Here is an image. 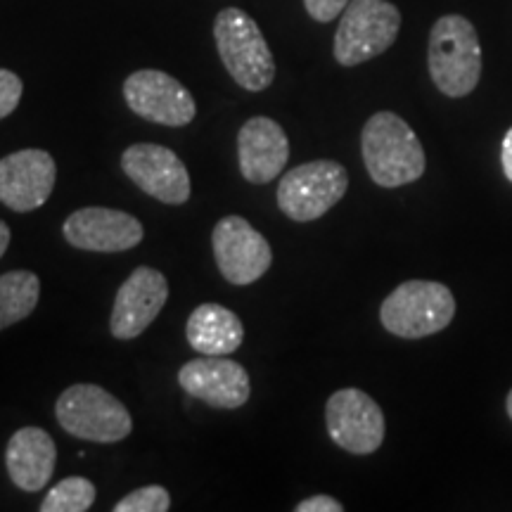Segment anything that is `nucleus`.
Instances as JSON below:
<instances>
[{
    "instance_id": "nucleus-16",
    "label": "nucleus",
    "mask_w": 512,
    "mask_h": 512,
    "mask_svg": "<svg viewBox=\"0 0 512 512\" xmlns=\"http://www.w3.org/2000/svg\"><path fill=\"white\" fill-rule=\"evenodd\" d=\"M290 159V140L278 121L252 117L238 133L240 174L247 183L266 185L283 174Z\"/></svg>"
},
{
    "instance_id": "nucleus-17",
    "label": "nucleus",
    "mask_w": 512,
    "mask_h": 512,
    "mask_svg": "<svg viewBox=\"0 0 512 512\" xmlns=\"http://www.w3.org/2000/svg\"><path fill=\"white\" fill-rule=\"evenodd\" d=\"M57 446L53 437L41 427H22L12 434L5 448V467L17 489L36 491L46 489L55 472Z\"/></svg>"
},
{
    "instance_id": "nucleus-14",
    "label": "nucleus",
    "mask_w": 512,
    "mask_h": 512,
    "mask_svg": "<svg viewBox=\"0 0 512 512\" xmlns=\"http://www.w3.org/2000/svg\"><path fill=\"white\" fill-rule=\"evenodd\" d=\"M57 166L46 150H19L0 159V202L17 214L43 207L55 190Z\"/></svg>"
},
{
    "instance_id": "nucleus-3",
    "label": "nucleus",
    "mask_w": 512,
    "mask_h": 512,
    "mask_svg": "<svg viewBox=\"0 0 512 512\" xmlns=\"http://www.w3.org/2000/svg\"><path fill=\"white\" fill-rule=\"evenodd\" d=\"M214 38L223 67L238 86L249 93H261L271 86L275 79V57L259 24L245 10H221L214 22Z\"/></svg>"
},
{
    "instance_id": "nucleus-2",
    "label": "nucleus",
    "mask_w": 512,
    "mask_h": 512,
    "mask_svg": "<svg viewBox=\"0 0 512 512\" xmlns=\"http://www.w3.org/2000/svg\"><path fill=\"white\" fill-rule=\"evenodd\" d=\"M434 86L448 98H465L482 79V46L470 19L444 15L434 22L427 48Z\"/></svg>"
},
{
    "instance_id": "nucleus-13",
    "label": "nucleus",
    "mask_w": 512,
    "mask_h": 512,
    "mask_svg": "<svg viewBox=\"0 0 512 512\" xmlns=\"http://www.w3.org/2000/svg\"><path fill=\"white\" fill-rule=\"evenodd\" d=\"M178 384L192 399H200L211 408L235 411L249 401L252 382L240 363L226 356H200L192 358L178 370Z\"/></svg>"
},
{
    "instance_id": "nucleus-10",
    "label": "nucleus",
    "mask_w": 512,
    "mask_h": 512,
    "mask_svg": "<svg viewBox=\"0 0 512 512\" xmlns=\"http://www.w3.org/2000/svg\"><path fill=\"white\" fill-rule=\"evenodd\" d=\"M124 98L133 114L162 126H188L197 114L195 98L174 76L159 69H140L124 81Z\"/></svg>"
},
{
    "instance_id": "nucleus-22",
    "label": "nucleus",
    "mask_w": 512,
    "mask_h": 512,
    "mask_svg": "<svg viewBox=\"0 0 512 512\" xmlns=\"http://www.w3.org/2000/svg\"><path fill=\"white\" fill-rule=\"evenodd\" d=\"M24 83L10 69H0V119L10 117L22 100Z\"/></svg>"
},
{
    "instance_id": "nucleus-12",
    "label": "nucleus",
    "mask_w": 512,
    "mask_h": 512,
    "mask_svg": "<svg viewBox=\"0 0 512 512\" xmlns=\"http://www.w3.org/2000/svg\"><path fill=\"white\" fill-rule=\"evenodd\" d=\"M64 240L83 252L117 254L138 247L145 238L143 223L126 211L86 207L74 211L62 226Z\"/></svg>"
},
{
    "instance_id": "nucleus-8",
    "label": "nucleus",
    "mask_w": 512,
    "mask_h": 512,
    "mask_svg": "<svg viewBox=\"0 0 512 512\" xmlns=\"http://www.w3.org/2000/svg\"><path fill=\"white\" fill-rule=\"evenodd\" d=\"M216 266L230 285H252L273 264V249L264 235L242 216H226L211 235Z\"/></svg>"
},
{
    "instance_id": "nucleus-24",
    "label": "nucleus",
    "mask_w": 512,
    "mask_h": 512,
    "mask_svg": "<svg viewBox=\"0 0 512 512\" xmlns=\"http://www.w3.org/2000/svg\"><path fill=\"white\" fill-rule=\"evenodd\" d=\"M344 505L332 496H311L297 503V512H342Z\"/></svg>"
},
{
    "instance_id": "nucleus-6",
    "label": "nucleus",
    "mask_w": 512,
    "mask_h": 512,
    "mask_svg": "<svg viewBox=\"0 0 512 512\" xmlns=\"http://www.w3.org/2000/svg\"><path fill=\"white\" fill-rule=\"evenodd\" d=\"M401 29V12L389 0H351L335 34V60L358 67L394 46Z\"/></svg>"
},
{
    "instance_id": "nucleus-27",
    "label": "nucleus",
    "mask_w": 512,
    "mask_h": 512,
    "mask_svg": "<svg viewBox=\"0 0 512 512\" xmlns=\"http://www.w3.org/2000/svg\"><path fill=\"white\" fill-rule=\"evenodd\" d=\"M508 415H510V420H512V389H510V394H508Z\"/></svg>"
},
{
    "instance_id": "nucleus-23",
    "label": "nucleus",
    "mask_w": 512,
    "mask_h": 512,
    "mask_svg": "<svg viewBox=\"0 0 512 512\" xmlns=\"http://www.w3.org/2000/svg\"><path fill=\"white\" fill-rule=\"evenodd\" d=\"M349 3L351 0H304L306 12H309V15L320 24L332 22V19L342 15Z\"/></svg>"
},
{
    "instance_id": "nucleus-19",
    "label": "nucleus",
    "mask_w": 512,
    "mask_h": 512,
    "mask_svg": "<svg viewBox=\"0 0 512 512\" xmlns=\"http://www.w3.org/2000/svg\"><path fill=\"white\" fill-rule=\"evenodd\" d=\"M41 297V280L31 271L0 275V330L10 328L34 313Z\"/></svg>"
},
{
    "instance_id": "nucleus-1",
    "label": "nucleus",
    "mask_w": 512,
    "mask_h": 512,
    "mask_svg": "<svg viewBox=\"0 0 512 512\" xmlns=\"http://www.w3.org/2000/svg\"><path fill=\"white\" fill-rule=\"evenodd\" d=\"M361 152L368 176L380 188H401L425 174L427 157L420 138L394 112H377L366 121Z\"/></svg>"
},
{
    "instance_id": "nucleus-15",
    "label": "nucleus",
    "mask_w": 512,
    "mask_h": 512,
    "mask_svg": "<svg viewBox=\"0 0 512 512\" xmlns=\"http://www.w3.org/2000/svg\"><path fill=\"white\" fill-rule=\"evenodd\" d=\"M169 299V283L157 268L140 266L121 283L114 297L110 330L117 339H136L155 323Z\"/></svg>"
},
{
    "instance_id": "nucleus-20",
    "label": "nucleus",
    "mask_w": 512,
    "mask_h": 512,
    "mask_svg": "<svg viewBox=\"0 0 512 512\" xmlns=\"http://www.w3.org/2000/svg\"><path fill=\"white\" fill-rule=\"evenodd\" d=\"M95 503V484L86 477H67L43 498L41 512H86Z\"/></svg>"
},
{
    "instance_id": "nucleus-5",
    "label": "nucleus",
    "mask_w": 512,
    "mask_h": 512,
    "mask_svg": "<svg viewBox=\"0 0 512 512\" xmlns=\"http://www.w3.org/2000/svg\"><path fill=\"white\" fill-rule=\"evenodd\" d=\"M456 316V299L446 285L434 280H406L382 302L384 330L403 339L437 335Z\"/></svg>"
},
{
    "instance_id": "nucleus-11",
    "label": "nucleus",
    "mask_w": 512,
    "mask_h": 512,
    "mask_svg": "<svg viewBox=\"0 0 512 512\" xmlns=\"http://www.w3.org/2000/svg\"><path fill=\"white\" fill-rule=\"evenodd\" d=\"M121 169L145 195L164 204L190 200V176L174 150L155 143H136L121 155Z\"/></svg>"
},
{
    "instance_id": "nucleus-26",
    "label": "nucleus",
    "mask_w": 512,
    "mask_h": 512,
    "mask_svg": "<svg viewBox=\"0 0 512 512\" xmlns=\"http://www.w3.org/2000/svg\"><path fill=\"white\" fill-rule=\"evenodd\" d=\"M10 238H12V233H10L8 223L0 221V259H3V254L8 252V247H10Z\"/></svg>"
},
{
    "instance_id": "nucleus-7",
    "label": "nucleus",
    "mask_w": 512,
    "mask_h": 512,
    "mask_svg": "<svg viewBox=\"0 0 512 512\" xmlns=\"http://www.w3.org/2000/svg\"><path fill=\"white\" fill-rule=\"evenodd\" d=\"M349 174L339 162L332 159H316L287 171L278 183L275 200L287 219L297 223H309L323 214L347 195Z\"/></svg>"
},
{
    "instance_id": "nucleus-18",
    "label": "nucleus",
    "mask_w": 512,
    "mask_h": 512,
    "mask_svg": "<svg viewBox=\"0 0 512 512\" xmlns=\"http://www.w3.org/2000/svg\"><path fill=\"white\" fill-rule=\"evenodd\" d=\"M185 337L204 356H230L245 342V328L238 313L221 304H202L190 313Z\"/></svg>"
},
{
    "instance_id": "nucleus-4",
    "label": "nucleus",
    "mask_w": 512,
    "mask_h": 512,
    "mask_svg": "<svg viewBox=\"0 0 512 512\" xmlns=\"http://www.w3.org/2000/svg\"><path fill=\"white\" fill-rule=\"evenodd\" d=\"M55 418L72 437L93 444H117L133 432L131 413L98 384H72L55 403Z\"/></svg>"
},
{
    "instance_id": "nucleus-9",
    "label": "nucleus",
    "mask_w": 512,
    "mask_h": 512,
    "mask_svg": "<svg viewBox=\"0 0 512 512\" xmlns=\"http://www.w3.org/2000/svg\"><path fill=\"white\" fill-rule=\"evenodd\" d=\"M328 434L335 446L356 456L375 453L384 441L382 408L361 389H339L325 406Z\"/></svg>"
},
{
    "instance_id": "nucleus-21",
    "label": "nucleus",
    "mask_w": 512,
    "mask_h": 512,
    "mask_svg": "<svg viewBox=\"0 0 512 512\" xmlns=\"http://www.w3.org/2000/svg\"><path fill=\"white\" fill-rule=\"evenodd\" d=\"M169 508V491L159 484H150L121 498V501L114 505V512H166Z\"/></svg>"
},
{
    "instance_id": "nucleus-25",
    "label": "nucleus",
    "mask_w": 512,
    "mask_h": 512,
    "mask_svg": "<svg viewBox=\"0 0 512 512\" xmlns=\"http://www.w3.org/2000/svg\"><path fill=\"white\" fill-rule=\"evenodd\" d=\"M501 162H503V171L508 176V181L512 183V128L505 133L503 138V147H501Z\"/></svg>"
}]
</instances>
